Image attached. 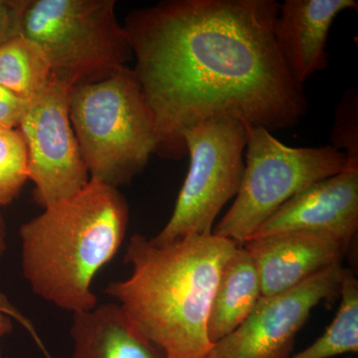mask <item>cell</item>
<instances>
[{
	"instance_id": "cell-19",
	"label": "cell",
	"mask_w": 358,
	"mask_h": 358,
	"mask_svg": "<svg viewBox=\"0 0 358 358\" xmlns=\"http://www.w3.org/2000/svg\"><path fill=\"white\" fill-rule=\"evenodd\" d=\"M28 102L0 86V128L17 129Z\"/></svg>"
},
{
	"instance_id": "cell-5",
	"label": "cell",
	"mask_w": 358,
	"mask_h": 358,
	"mask_svg": "<svg viewBox=\"0 0 358 358\" xmlns=\"http://www.w3.org/2000/svg\"><path fill=\"white\" fill-rule=\"evenodd\" d=\"M20 34L43 52L54 77L99 81L133 60L115 0H21Z\"/></svg>"
},
{
	"instance_id": "cell-13",
	"label": "cell",
	"mask_w": 358,
	"mask_h": 358,
	"mask_svg": "<svg viewBox=\"0 0 358 358\" xmlns=\"http://www.w3.org/2000/svg\"><path fill=\"white\" fill-rule=\"evenodd\" d=\"M71 358H164L138 333L117 303L73 313Z\"/></svg>"
},
{
	"instance_id": "cell-10",
	"label": "cell",
	"mask_w": 358,
	"mask_h": 358,
	"mask_svg": "<svg viewBox=\"0 0 358 358\" xmlns=\"http://www.w3.org/2000/svg\"><path fill=\"white\" fill-rule=\"evenodd\" d=\"M358 229V164L317 181L282 204L250 239L308 232L338 240L350 248ZM249 239V240H250Z\"/></svg>"
},
{
	"instance_id": "cell-24",
	"label": "cell",
	"mask_w": 358,
	"mask_h": 358,
	"mask_svg": "<svg viewBox=\"0 0 358 358\" xmlns=\"http://www.w3.org/2000/svg\"></svg>"
},
{
	"instance_id": "cell-4",
	"label": "cell",
	"mask_w": 358,
	"mask_h": 358,
	"mask_svg": "<svg viewBox=\"0 0 358 358\" xmlns=\"http://www.w3.org/2000/svg\"><path fill=\"white\" fill-rule=\"evenodd\" d=\"M71 124L90 179L117 188L147 166L159 145L154 115L133 69L75 85Z\"/></svg>"
},
{
	"instance_id": "cell-20",
	"label": "cell",
	"mask_w": 358,
	"mask_h": 358,
	"mask_svg": "<svg viewBox=\"0 0 358 358\" xmlns=\"http://www.w3.org/2000/svg\"><path fill=\"white\" fill-rule=\"evenodd\" d=\"M21 0H0V46L20 34Z\"/></svg>"
},
{
	"instance_id": "cell-23",
	"label": "cell",
	"mask_w": 358,
	"mask_h": 358,
	"mask_svg": "<svg viewBox=\"0 0 358 358\" xmlns=\"http://www.w3.org/2000/svg\"><path fill=\"white\" fill-rule=\"evenodd\" d=\"M33 339H34L35 343H37V345L39 346V348L40 350H41V352L44 353L45 357L52 358L50 353H49L48 350H47L46 348H45L43 343H42L41 338H40L38 334H34V336H33Z\"/></svg>"
},
{
	"instance_id": "cell-7",
	"label": "cell",
	"mask_w": 358,
	"mask_h": 358,
	"mask_svg": "<svg viewBox=\"0 0 358 358\" xmlns=\"http://www.w3.org/2000/svg\"><path fill=\"white\" fill-rule=\"evenodd\" d=\"M189 171L179 192L173 215L155 243L166 244L193 235L211 234L225 204L236 196L243 176L247 143L244 122L217 117L183 134Z\"/></svg>"
},
{
	"instance_id": "cell-1",
	"label": "cell",
	"mask_w": 358,
	"mask_h": 358,
	"mask_svg": "<svg viewBox=\"0 0 358 358\" xmlns=\"http://www.w3.org/2000/svg\"><path fill=\"white\" fill-rule=\"evenodd\" d=\"M277 0H166L129 14L134 72L167 159L187 155L183 134L217 117L268 131L308 110L278 51Z\"/></svg>"
},
{
	"instance_id": "cell-6",
	"label": "cell",
	"mask_w": 358,
	"mask_h": 358,
	"mask_svg": "<svg viewBox=\"0 0 358 358\" xmlns=\"http://www.w3.org/2000/svg\"><path fill=\"white\" fill-rule=\"evenodd\" d=\"M245 126L247 154L241 185L234 203L212 231L239 245L294 195L350 166L345 154L331 145L288 147L263 127Z\"/></svg>"
},
{
	"instance_id": "cell-14",
	"label": "cell",
	"mask_w": 358,
	"mask_h": 358,
	"mask_svg": "<svg viewBox=\"0 0 358 358\" xmlns=\"http://www.w3.org/2000/svg\"><path fill=\"white\" fill-rule=\"evenodd\" d=\"M261 298L262 289L255 263L239 245L224 264L212 298L207 320V334L212 345L241 326Z\"/></svg>"
},
{
	"instance_id": "cell-2",
	"label": "cell",
	"mask_w": 358,
	"mask_h": 358,
	"mask_svg": "<svg viewBox=\"0 0 358 358\" xmlns=\"http://www.w3.org/2000/svg\"><path fill=\"white\" fill-rule=\"evenodd\" d=\"M238 246L212 233L166 244L134 234L124 255L131 275L110 282L105 293L164 358H207L212 298L224 264Z\"/></svg>"
},
{
	"instance_id": "cell-22",
	"label": "cell",
	"mask_w": 358,
	"mask_h": 358,
	"mask_svg": "<svg viewBox=\"0 0 358 358\" xmlns=\"http://www.w3.org/2000/svg\"><path fill=\"white\" fill-rule=\"evenodd\" d=\"M6 248V229L3 219L0 216V258Z\"/></svg>"
},
{
	"instance_id": "cell-9",
	"label": "cell",
	"mask_w": 358,
	"mask_h": 358,
	"mask_svg": "<svg viewBox=\"0 0 358 358\" xmlns=\"http://www.w3.org/2000/svg\"><path fill=\"white\" fill-rule=\"evenodd\" d=\"M341 265L274 296H262L229 336L212 345L207 358H289L296 334L313 308L339 296Z\"/></svg>"
},
{
	"instance_id": "cell-8",
	"label": "cell",
	"mask_w": 358,
	"mask_h": 358,
	"mask_svg": "<svg viewBox=\"0 0 358 358\" xmlns=\"http://www.w3.org/2000/svg\"><path fill=\"white\" fill-rule=\"evenodd\" d=\"M72 88L69 82L51 75L46 88L28 102L17 128L27 150L34 199L43 208L81 192L90 181L71 124Z\"/></svg>"
},
{
	"instance_id": "cell-18",
	"label": "cell",
	"mask_w": 358,
	"mask_h": 358,
	"mask_svg": "<svg viewBox=\"0 0 358 358\" xmlns=\"http://www.w3.org/2000/svg\"><path fill=\"white\" fill-rule=\"evenodd\" d=\"M331 147L341 150L352 164H358V92L350 88L343 94L334 113Z\"/></svg>"
},
{
	"instance_id": "cell-21",
	"label": "cell",
	"mask_w": 358,
	"mask_h": 358,
	"mask_svg": "<svg viewBox=\"0 0 358 358\" xmlns=\"http://www.w3.org/2000/svg\"><path fill=\"white\" fill-rule=\"evenodd\" d=\"M7 299L3 294H0V338L13 331V320L4 312ZM0 358H1V350H0Z\"/></svg>"
},
{
	"instance_id": "cell-17",
	"label": "cell",
	"mask_w": 358,
	"mask_h": 358,
	"mask_svg": "<svg viewBox=\"0 0 358 358\" xmlns=\"http://www.w3.org/2000/svg\"><path fill=\"white\" fill-rule=\"evenodd\" d=\"M28 179L27 150L20 129L0 128V208L18 196Z\"/></svg>"
},
{
	"instance_id": "cell-15",
	"label": "cell",
	"mask_w": 358,
	"mask_h": 358,
	"mask_svg": "<svg viewBox=\"0 0 358 358\" xmlns=\"http://www.w3.org/2000/svg\"><path fill=\"white\" fill-rule=\"evenodd\" d=\"M48 61L31 40L15 35L0 46V86L30 102L51 79Z\"/></svg>"
},
{
	"instance_id": "cell-12",
	"label": "cell",
	"mask_w": 358,
	"mask_h": 358,
	"mask_svg": "<svg viewBox=\"0 0 358 358\" xmlns=\"http://www.w3.org/2000/svg\"><path fill=\"white\" fill-rule=\"evenodd\" d=\"M357 0H286L274 25L278 51L289 74L303 86L326 69L327 43L334 18L345 10H357Z\"/></svg>"
},
{
	"instance_id": "cell-16",
	"label": "cell",
	"mask_w": 358,
	"mask_h": 358,
	"mask_svg": "<svg viewBox=\"0 0 358 358\" xmlns=\"http://www.w3.org/2000/svg\"><path fill=\"white\" fill-rule=\"evenodd\" d=\"M341 305L326 331L315 343L289 358H331L358 352V281L350 268L341 274Z\"/></svg>"
},
{
	"instance_id": "cell-3",
	"label": "cell",
	"mask_w": 358,
	"mask_h": 358,
	"mask_svg": "<svg viewBox=\"0 0 358 358\" xmlns=\"http://www.w3.org/2000/svg\"><path fill=\"white\" fill-rule=\"evenodd\" d=\"M129 218L117 188L90 179L81 192L22 224L23 275L33 293L72 313L93 310L94 278L119 251Z\"/></svg>"
},
{
	"instance_id": "cell-11",
	"label": "cell",
	"mask_w": 358,
	"mask_h": 358,
	"mask_svg": "<svg viewBox=\"0 0 358 358\" xmlns=\"http://www.w3.org/2000/svg\"><path fill=\"white\" fill-rule=\"evenodd\" d=\"M242 246L255 263L262 296L288 291L322 271L341 265L348 250L334 238L308 232L253 238Z\"/></svg>"
}]
</instances>
